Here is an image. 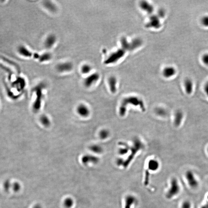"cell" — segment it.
I'll list each match as a JSON object with an SVG mask.
<instances>
[{"label":"cell","instance_id":"obj_17","mask_svg":"<svg viewBox=\"0 0 208 208\" xmlns=\"http://www.w3.org/2000/svg\"><path fill=\"white\" fill-rule=\"evenodd\" d=\"M52 58V54L49 53H45L40 55L39 58L38 59L39 62H47L51 60Z\"/></svg>","mask_w":208,"mask_h":208},{"label":"cell","instance_id":"obj_8","mask_svg":"<svg viewBox=\"0 0 208 208\" xmlns=\"http://www.w3.org/2000/svg\"><path fill=\"white\" fill-rule=\"evenodd\" d=\"M184 88L187 94L191 95L194 90V83L192 80L190 78H186L184 81Z\"/></svg>","mask_w":208,"mask_h":208},{"label":"cell","instance_id":"obj_4","mask_svg":"<svg viewBox=\"0 0 208 208\" xmlns=\"http://www.w3.org/2000/svg\"><path fill=\"white\" fill-rule=\"evenodd\" d=\"M184 118V114L183 111L178 109L175 112L173 118V124L176 127H179L182 124Z\"/></svg>","mask_w":208,"mask_h":208},{"label":"cell","instance_id":"obj_14","mask_svg":"<svg viewBox=\"0 0 208 208\" xmlns=\"http://www.w3.org/2000/svg\"><path fill=\"white\" fill-rule=\"evenodd\" d=\"M98 135L100 139L104 140L109 138L110 136V132L109 129L104 128L99 131Z\"/></svg>","mask_w":208,"mask_h":208},{"label":"cell","instance_id":"obj_10","mask_svg":"<svg viewBox=\"0 0 208 208\" xmlns=\"http://www.w3.org/2000/svg\"><path fill=\"white\" fill-rule=\"evenodd\" d=\"M57 41L56 36L53 34H50L46 38L44 41V46L46 48H51L55 44Z\"/></svg>","mask_w":208,"mask_h":208},{"label":"cell","instance_id":"obj_19","mask_svg":"<svg viewBox=\"0 0 208 208\" xmlns=\"http://www.w3.org/2000/svg\"><path fill=\"white\" fill-rule=\"evenodd\" d=\"M159 166L158 162L155 159H151L148 162V167L150 170H157Z\"/></svg>","mask_w":208,"mask_h":208},{"label":"cell","instance_id":"obj_20","mask_svg":"<svg viewBox=\"0 0 208 208\" xmlns=\"http://www.w3.org/2000/svg\"><path fill=\"white\" fill-rule=\"evenodd\" d=\"M40 121L45 127H48L50 125V121L48 117L46 115H42L40 117Z\"/></svg>","mask_w":208,"mask_h":208},{"label":"cell","instance_id":"obj_2","mask_svg":"<svg viewBox=\"0 0 208 208\" xmlns=\"http://www.w3.org/2000/svg\"><path fill=\"white\" fill-rule=\"evenodd\" d=\"M180 191V187L177 180L174 178L171 181V187L166 194V197L169 199L172 198L177 195Z\"/></svg>","mask_w":208,"mask_h":208},{"label":"cell","instance_id":"obj_27","mask_svg":"<svg viewBox=\"0 0 208 208\" xmlns=\"http://www.w3.org/2000/svg\"><path fill=\"white\" fill-rule=\"evenodd\" d=\"M3 186H4V188L5 190L8 191L9 190L10 187V181L9 180L5 181L4 184H3Z\"/></svg>","mask_w":208,"mask_h":208},{"label":"cell","instance_id":"obj_25","mask_svg":"<svg viewBox=\"0 0 208 208\" xmlns=\"http://www.w3.org/2000/svg\"><path fill=\"white\" fill-rule=\"evenodd\" d=\"M191 203L189 201H185L182 203L181 208H191Z\"/></svg>","mask_w":208,"mask_h":208},{"label":"cell","instance_id":"obj_28","mask_svg":"<svg viewBox=\"0 0 208 208\" xmlns=\"http://www.w3.org/2000/svg\"><path fill=\"white\" fill-rule=\"evenodd\" d=\"M205 92L208 98V82L206 83L204 86Z\"/></svg>","mask_w":208,"mask_h":208},{"label":"cell","instance_id":"obj_22","mask_svg":"<svg viewBox=\"0 0 208 208\" xmlns=\"http://www.w3.org/2000/svg\"><path fill=\"white\" fill-rule=\"evenodd\" d=\"M64 206L67 208H70L74 204V201L71 198H68L64 200Z\"/></svg>","mask_w":208,"mask_h":208},{"label":"cell","instance_id":"obj_3","mask_svg":"<svg viewBox=\"0 0 208 208\" xmlns=\"http://www.w3.org/2000/svg\"><path fill=\"white\" fill-rule=\"evenodd\" d=\"M185 177L191 187L194 188H197L198 186V181L192 171H187L185 173Z\"/></svg>","mask_w":208,"mask_h":208},{"label":"cell","instance_id":"obj_24","mask_svg":"<svg viewBox=\"0 0 208 208\" xmlns=\"http://www.w3.org/2000/svg\"><path fill=\"white\" fill-rule=\"evenodd\" d=\"M202 60L205 65L208 66V53H205L202 55Z\"/></svg>","mask_w":208,"mask_h":208},{"label":"cell","instance_id":"obj_23","mask_svg":"<svg viewBox=\"0 0 208 208\" xmlns=\"http://www.w3.org/2000/svg\"><path fill=\"white\" fill-rule=\"evenodd\" d=\"M200 22L202 25L205 27H208V15H205L201 18Z\"/></svg>","mask_w":208,"mask_h":208},{"label":"cell","instance_id":"obj_18","mask_svg":"<svg viewBox=\"0 0 208 208\" xmlns=\"http://www.w3.org/2000/svg\"><path fill=\"white\" fill-rule=\"evenodd\" d=\"M44 5L46 9L52 12L56 11L57 8L55 5L50 1H46L44 2Z\"/></svg>","mask_w":208,"mask_h":208},{"label":"cell","instance_id":"obj_13","mask_svg":"<svg viewBox=\"0 0 208 208\" xmlns=\"http://www.w3.org/2000/svg\"><path fill=\"white\" fill-rule=\"evenodd\" d=\"M154 111L156 115L159 117H165L167 116L168 114V112L166 109L160 106L156 107L155 108Z\"/></svg>","mask_w":208,"mask_h":208},{"label":"cell","instance_id":"obj_21","mask_svg":"<svg viewBox=\"0 0 208 208\" xmlns=\"http://www.w3.org/2000/svg\"><path fill=\"white\" fill-rule=\"evenodd\" d=\"M91 70V66L87 64L83 65L81 68V72L83 74H88Z\"/></svg>","mask_w":208,"mask_h":208},{"label":"cell","instance_id":"obj_11","mask_svg":"<svg viewBox=\"0 0 208 208\" xmlns=\"http://www.w3.org/2000/svg\"><path fill=\"white\" fill-rule=\"evenodd\" d=\"M18 51L21 55L26 57H30L32 55V52L30 51L25 46H21L18 47Z\"/></svg>","mask_w":208,"mask_h":208},{"label":"cell","instance_id":"obj_16","mask_svg":"<svg viewBox=\"0 0 208 208\" xmlns=\"http://www.w3.org/2000/svg\"><path fill=\"white\" fill-rule=\"evenodd\" d=\"M90 149L92 152L95 153L100 154L103 152L102 147L98 144H93L90 146Z\"/></svg>","mask_w":208,"mask_h":208},{"label":"cell","instance_id":"obj_30","mask_svg":"<svg viewBox=\"0 0 208 208\" xmlns=\"http://www.w3.org/2000/svg\"><path fill=\"white\" fill-rule=\"evenodd\" d=\"M32 208H42V206L40 204H38L35 205Z\"/></svg>","mask_w":208,"mask_h":208},{"label":"cell","instance_id":"obj_6","mask_svg":"<svg viewBox=\"0 0 208 208\" xmlns=\"http://www.w3.org/2000/svg\"><path fill=\"white\" fill-rule=\"evenodd\" d=\"M99 78V75L97 73H94L88 76L84 81V86L86 88L91 87Z\"/></svg>","mask_w":208,"mask_h":208},{"label":"cell","instance_id":"obj_12","mask_svg":"<svg viewBox=\"0 0 208 208\" xmlns=\"http://www.w3.org/2000/svg\"><path fill=\"white\" fill-rule=\"evenodd\" d=\"M176 70L175 68L173 67H168L164 69V75L166 78H171L175 75Z\"/></svg>","mask_w":208,"mask_h":208},{"label":"cell","instance_id":"obj_9","mask_svg":"<svg viewBox=\"0 0 208 208\" xmlns=\"http://www.w3.org/2000/svg\"><path fill=\"white\" fill-rule=\"evenodd\" d=\"M99 158L92 155H86L82 157L81 161L83 164L86 165L89 163L97 164L99 161Z\"/></svg>","mask_w":208,"mask_h":208},{"label":"cell","instance_id":"obj_29","mask_svg":"<svg viewBox=\"0 0 208 208\" xmlns=\"http://www.w3.org/2000/svg\"><path fill=\"white\" fill-rule=\"evenodd\" d=\"M207 201L205 204L202 206L201 208H208V195L207 197Z\"/></svg>","mask_w":208,"mask_h":208},{"label":"cell","instance_id":"obj_5","mask_svg":"<svg viewBox=\"0 0 208 208\" xmlns=\"http://www.w3.org/2000/svg\"><path fill=\"white\" fill-rule=\"evenodd\" d=\"M73 69V65L71 62H62L58 64L56 67L57 70L59 73H63L71 71Z\"/></svg>","mask_w":208,"mask_h":208},{"label":"cell","instance_id":"obj_31","mask_svg":"<svg viewBox=\"0 0 208 208\" xmlns=\"http://www.w3.org/2000/svg\"><path fill=\"white\" fill-rule=\"evenodd\" d=\"M207 153H208V147L207 148Z\"/></svg>","mask_w":208,"mask_h":208},{"label":"cell","instance_id":"obj_15","mask_svg":"<svg viewBox=\"0 0 208 208\" xmlns=\"http://www.w3.org/2000/svg\"><path fill=\"white\" fill-rule=\"evenodd\" d=\"M109 90L113 94L116 93L117 91L116 81L115 78L112 77L109 80Z\"/></svg>","mask_w":208,"mask_h":208},{"label":"cell","instance_id":"obj_26","mask_svg":"<svg viewBox=\"0 0 208 208\" xmlns=\"http://www.w3.org/2000/svg\"><path fill=\"white\" fill-rule=\"evenodd\" d=\"M13 190L15 192L18 191L21 189V185L18 183L16 182L13 184L12 185Z\"/></svg>","mask_w":208,"mask_h":208},{"label":"cell","instance_id":"obj_1","mask_svg":"<svg viewBox=\"0 0 208 208\" xmlns=\"http://www.w3.org/2000/svg\"><path fill=\"white\" fill-rule=\"evenodd\" d=\"M131 106L139 107L142 112L146 111L145 104L142 98L136 96H129L122 99L119 109L120 116H124L127 113L128 106Z\"/></svg>","mask_w":208,"mask_h":208},{"label":"cell","instance_id":"obj_7","mask_svg":"<svg viewBox=\"0 0 208 208\" xmlns=\"http://www.w3.org/2000/svg\"><path fill=\"white\" fill-rule=\"evenodd\" d=\"M77 113L82 117H87L90 114V110L86 105L81 104L79 105L76 109Z\"/></svg>","mask_w":208,"mask_h":208}]
</instances>
